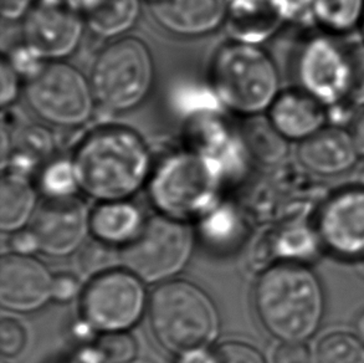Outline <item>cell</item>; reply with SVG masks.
Returning <instances> with one entry per match:
<instances>
[{"label": "cell", "instance_id": "7dc6e473", "mask_svg": "<svg viewBox=\"0 0 364 363\" xmlns=\"http://www.w3.org/2000/svg\"><path fill=\"white\" fill-rule=\"evenodd\" d=\"M1 363H5V362H1Z\"/></svg>", "mask_w": 364, "mask_h": 363}, {"label": "cell", "instance_id": "3957f363", "mask_svg": "<svg viewBox=\"0 0 364 363\" xmlns=\"http://www.w3.org/2000/svg\"><path fill=\"white\" fill-rule=\"evenodd\" d=\"M207 86L224 111L240 118L257 116L281 93L279 66L262 45L228 39L208 64Z\"/></svg>", "mask_w": 364, "mask_h": 363}, {"label": "cell", "instance_id": "bcb514c9", "mask_svg": "<svg viewBox=\"0 0 364 363\" xmlns=\"http://www.w3.org/2000/svg\"><path fill=\"white\" fill-rule=\"evenodd\" d=\"M144 1H147L148 5L154 4V3H158V1H162V0H144Z\"/></svg>", "mask_w": 364, "mask_h": 363}, {"label": "cell", "instance_id": "484cf974", "mask_svg": "<svg viewBox=\"0 0 364 363\" xmlns=\"http://www.w3.org/2000/svg\"><path fill=\"white\" fill-rule=\"evenodd\" d=\"M316 363H364V344L357 335L335 331L317 344Z\"/></svg>", "mask_w": 364, "mask_h": 363}, {"label": "cell", "instance_id": "ee69618b", "mask_svg": "<svg viewBox=\"0 0 364 363\" xmlns=\"http://www.w3.org/2000/svg\"><path fill=\"white\" fill-rule=\"evenodd\" d=\"M357 183H360V184L364 186V166L360 168V172H358V179H357Z\"/></svg>", "mask_w": 364, "mask_h": 363}, {"label": "cell", "instance_id": "4316f807", "mask_svg": "<svg viewBox=\"0 0 364 363\" xmlns=\"http://www.w3.org/2000/svg\"><path fill=\"white\" fill-rule=\"evenodd\" d=\"M242 229V219L232 206L218 204L203 216V236L214 246H225L237 241Z\"/></svg>", "mask_w": 364, "mask_h": 363}, {"label": "cell", "instance_id": "1f68e13d", "mask_svg": "<svg viewBox=\"0 0 364 363\" xmlns=\"http://www.w3.org/2000/svg\"><path fill=\"white\" fill-rule=\"evenodd\" d=\"M0 103L1 107H11L19 98L20 93H24L25 80L4 55L0 63Z\"/></svg>", "mask_w": 364, "mask_h": 363}, {"label": "cell", "instance_id": "8992f818", "mask_svg": "<svg viewBox=\"0 0 364 363\" xmlns=\"http://www.w3.org/2000/svg\"><path fill=\"white\" fill-rule=\"evenodd\" d=\"M89 79L97 106L112 113L133 111L147 100L154 86L152 49L134 35L111 40L96 55Z\"/></svg>", "mask_w": 364, "mask_h": 363}, {"label": "cell", "instance_id": "83f0119b", "mask_svg": "<svg viewBox=\"0 0 364 363\" xmlns=\"http://www.w3.org/2000/svg\"><path fill=\"white\" fill-rule=\"evenodd\" d=\"M117 264H121V251H117L116 246H109L94 238L80 248L77 269L90 280L117 269Z\"/></svg>", "mask_w": 364, "mask_h": 363}, {"label": "cell", "instance_id": "f6af8a7d", "mask_svg": "<svg viewBox=\"0 0 364 363\" xmlns=\"http://www.w3.org/2000/svg\"><path fill=\"white\" fill-rule=\"evenodd\" d=\"M360 33L362 35V41H364V16L363 21H362V25H360Z\"/></svg>", "mask_w": 364, "mask_h": 363}, {"label": "cell", "instance_id": "d590c367", "mask_svg": "<svg viewBox=\"0 0 364 363\" xmlns=\"http://www.w3.org/2000/svg\"><path fill=\"white\" fill-rule=\"evenodd\" d=\"M81 283L80 280L71 274H59L54 276L51 298L59 302H68L74 300L80 294Z\"/></svg>", "mask_w": 364, "mask_h": 363}, {"label": "cell", "instance_id": "e0dca14e", "mask_svg": "<svg viewBox=\"0 0 364 363\" xmlns=\"http://www.w3.org/2000/svg\"><path fill=\"white\" fill-rule=\"evenodd\" d=\"M265 115L289 142H304L328 126L325 105L296 86L281 90Z\"/></svg>", "mask_w": 364, "mask_h": 363}, {"label": "cell", "instance_id": "e575fe53", "mask_svg": "<svg viewBox=\"0 0 364 363\" xmlns=\"http://www.w3.org/2000/svg\"><path fill=\"white\" fill-rule=\"evenodd\" d=\"M315 0H279L286 24H302L311 20Z\"/></svg>", "mask_w": 364, "mask_h": 363}, {"label": "cell", "instance_id": "7c38bea8", "mask_svg": "<svg viewBox=\"0 0 364 363\" xmlns=\"http://www.w3.org/2000/svg\"><path fill=\"white\" fill-rule=\"evenodd\" d=\"M315 228L328 254L364 261V186L357 183L331 193L317 211Z\"/></svg>", "mask_w": 364, "mask_h": 363}, {"label": "cell", "instance_id": "f546056e", "mask_svg": "<svg viewBox=\"0 0 364 363\" xmlns=\"http://www.w3.org/2000/svg\"><path fill=\"white\" fill-rule=\"evenodd\" d=\"M28 342L26 330L21 322L13 317H3L0 321V354L3 359L18 357Z\"/></svg>", "mask_w": 364, "mask_h": 363}, {"label": "cell", "instance_id": "b9f144b4", "mask_svg": "<svg viewBox=\"0 0 364 363\" xmlns=\"http://www.w3.org/2000/svg\"><path fill=\"white\" fill-rule=\"evenodd\" d=\"M353 326H355V334L364 344V309L360 310L358 315L355 316Z\"/></svg>", "mask_w": 364, "mask_h": 363}, {"label": "cell", "instance_id": "ffe728a7", "mask_svg": "<svg viewBox=\"0 0 364 363\" xmlns=\"http://www.w3.org/2000/svg\"><path fill=\"white\" fill-rule=\"evenodd\" d=\"M251 161L262 167H277L290 153V143L281 136L265 113L242 118L237 127Z\"/></svg>", "mask_w": 364, "mask_h": 363}, {"label": "cell", "instance_id": "277c9868", "mask_svg": "<svg viewBox=\"0 0 364 363\" xmlns=\"http://www.w3.org/2000/svg\"><path fill=\"white\" fill-rule=\"evenodd\" d=\"M148 314L158 344L178 356L207 349L220 331L212 298L187 280L158 285L148 300Z\"/></svg>", "mask_w": 364, "mask_h": 363}, {"label": "cell", "instance_id": "7402d4cb", "mask_svg": "<svg viewBox=\"0 0 364 363\" xmlns=\"http://www.w3.org/2000/svg\"><path fill=\"white\" fill-rule=\"evenodd\" d=\"M141 13L142 0H104L84 19L91 34L111 41L128 35L141 19Z\"/></svg>", "mask_w": 364, "mask_h": 363}, {"label": "cell", "instance_id": "5bb4252c", "mask_svg": "<svg viewBox=\"0 0 364 363\" xmlns=\"http://www.w3.org/2000/svg\"><path fill=\"white\" fill-rule=\"evenodd\" d=\"M53 280L48 268L33 256L10 253L0 261V304L14 312L41 309L53 299Z\"/></svg>", "mask_w": 364, "mask_h": 363}, {"label": "cell", "instance_id": "9a60e30c", "mask_svg": "<svg viewBox=\"0 0 364 363\" xmlns=\"http://www.w3.org/2000/svg\"><path fill=\"white\" fill-rule=\"evenodd\" d=\"M296 156L301 167L311 174L335 178L350 172L360 153L350 130L328 125L299 143Z\"/></svg>", "mask_w": 364, "mask_h": 363}, {"label": "cell", "instance_id": "60d3db41", "mask_svg": "<svg viewBox=\"0 0 364 363\" xmlns=\"http://www.w3.org/2000/svg\"><path fill=\"white\" fill-rule=\"evenodd\" d=\"M350 131H352V135L355 137L360 156L364 157V108L360 115H357L355 122L352 123Z\"/></svg>", "mask_w": 364, "mask_h": 363}, {"label": "cell", "instance_id": "f35d334b", "mask_svg": "<svg viewBox=\"0 0 364 363\" xmlns=\"http://www.w3.org/2000/svg\"><path fill=\"white\" fill-rule=\"evenodd\" d=\"M177 363H217V359L214 352H209L208 349H198L178 356Z\"/></svg>", "mask_w": 364, "mask_h": 363}, {"label": "cell", "instance_id": "603a6c76", "mask_svg": "<svg viewBox=\"0 0 364 363\" xmlns=\"http://www.w3.org/2000/svg\"><path fill=\"white\" fill-rule=\"evenodd\" d=\"M364 16V0H315L311 20L316 28L343 38L360 30Z\"/></svg>", "mask_w": 364, "mask_h": 363}, {"label": "cell", "instance_id": "f1b7e54d", "mask_svg": "<svg viewBox=\"0 0 364 363\" xmlns=\"http://www.w3.org/2000/svg\"><path fill=\"white\" fill-rule=\"evenodd\" d=\"M92 351L99 363H132L137 357L138 344L126 331L106 332L100 336Z\"/></svg>", "mask_w": 364, "mask_h": 363}, {"label": "cell", "instance_id": "d6986e66", "mask_svg": "<svg viewBox=\"0 0 364 363\" xmlns=\"http://www.w3.org/2000/svg\"><path fill=\"white\" fill-rule=\"evenodd\" d=\"M144 221L139 208L131 201H101L91 211L90 231L97 241L123 248L139 234Z\"/></svg>", "mask_w": 364, "mask_h": 363}, {"label": "cell", "instance_id": "7bdbcfd3", "mask_svg": "<svg viewBox=\"0 0 364 363\" xmlns=\"http://www.w3.org/2000/svg\"><path fill=\"white\" fill-rule=\"evenodd\" d=\"M71 363H99L97 359L95 357L94 352L90 349V357H86V354H84V357H81L80 359H76L74 362Z\"/></svg>", "mask_w": 364, "mask_h": 363}, {"label": "cell", "instance_id": "8fae6325", "mask_svg": "<svg viewBox=\"0 0 364 363\" xmlns=\"http://www.w3.org/2000/svg\"><path fill=\"white\" fill-rule=\"evenodd\" d=\"M21 23V44L43 61H60L81 45L86 23L65 0H36Z\"/></svg>", "mask_w": 364, "mask_h": 363}, {"label": "cell", "instance_id": "d4e9b609", "mask_svg": "<svg viewBox=\"0 0 364 363\" xmlns=\"http://www.w3.org/2000/svg\"><path fill=\"white\" fill-rule=\"evenodd\" d=\"M39 188L49 199L69 198L80 191L71 157H54L40 168Z\"/></svg>", "mask_w": 364, "mask_h": 363}, {"label": "cell", "instance_id": "ab89813d", "mask_svg": "<svg viewBox=\"0 0 364 363\" xmlns=\"http://www.w3.org/2000/svg\"><path fill=\"white\" fill-rule=\"evenodd\" d=\"M71 9L79 13L82 18L97 9L104 0H65Z\"/></svg>", "mask_w": 364, "mask_h": 363}, {"label": "cell", "instance_id": "6da1fadb", "mask_svg": "<svg viewBox=\"0 0 364 363\" xmlns=\"http://www.w3.org/2000/svg\"><path fill=\"white\" fill-rule=\"evenodd\" d=\"M70 157L80 191L100 201H128L147 186L154 164L142 133L122 123L90 128Z\"/></svg>", "mask_w": 364, "mask_h": 363}, {"label": "cell", "instance_id": "44dd1931", "mask_svg": "<svg viewBox=\"0 0 364 363\" xmlns=\"http://www.w3.org/2000/svg\"><path fill=\"white\" fill-rule=\"evenodd\" d=\"M38 193L30 177L19 173L3 172L0 183V229L15 233L33 221Z\"/></svg>", "mask_w": 364, "mask_h": 363}, {"label": "cell", "instance_id": "8d00e7d4", "mask_svg": "<svg viewBox=\"0 0 364 363\" xmlns=\"http://www.w3.org/2000/svg\"><path fill=\"white\" fill-rule=\"evenodd\" d=\"M35 3L36 0H0L1 18L8 23L21 21Z\"/></svg>", "mask_w": 364, "mask_h": 363}, {"label": "cell", "instance_id": "836d02e7", "mask_svg": "<svg viewBox=\"0 0 364 363\" xmlns=\"http://www.w3.org/2000/svg\"><path fill=\"white\" fill-rule=\"evenodd\" d=\"M274 363H316L306 342H281L274 352Z\"/></svg>", "mask_w": 364, "mask_h": 363}, {"label": "cell", "instance_id": "4dcf8cb0", "mask_svg": "<svg viewBox=\"0 0 364 363\" xmlns=\"http://www.w3.org/2000/svg\"><path fill=\"white\" fill-rule=\"evenodd\" d=\"M217 363H267L264 354L252 344L242 341H227L214 351Z\"/></svg>", "mask_w": 364, "mask_h": 363}, {"label": "cell", "instance_id": "2e32d148", "mask_svg": "<svg viewBox=\"0 0 364 363\" xmlns=\"http://www.w3.org/2000/svg\"><path fill=\"white\" fill-rule=\"evenodd\" d=\"M149 9L154 21L178 38H203L225 23L224 0H162Z\"/></svg>", "mask_w": 364, "mask_h": 363}, {"label": "cell", "instance_id": "9c48e42d", "mask_svg": "<svg viewBox=\"0 0 364 363\" xmlns=\"http://www.w3.org/2000/svg\"><path fill=\"white\" fill-rule=\"evenodd\" d=\"M193 248L186 221L158 214L146 219L139 234L121 248V265L146 284H163L187 266Z\"/></svg>", "mask_w": 364, "mask_h": 363}, {"label": "cell", "instance_id": "52a82bcc", "mask_svg": "<svg viewBox=\"0 0 364 363\" xmlns=\"http://www.w3.org/2000/svg\"><path fill=\"white\" fill-rule=\"evenodd\" d=\"M290 71L294 86L326 107L347 102L353 80L352 44L320 30L309 33L292 51Z\"/></svg>", "mask_w": 364, "mask_h": 363}, {"label": "cell", "instance_id": "ac0fdd59", "mask_svg": "<svg viewBox=\"0 0 364 363\" xmlns=\"http://www.w3.org/2000/svg\"><path fill=\"white\" fill-rule=\"evenodd\" d=\"M229 39L264 45L286 25L279 0H224Z\"/></svg>", "mask_w": 364, "mask_h": 363}, {"label": "cell", "instance_id": "7a4b0ae2", "mask_svg": "<svg viewBox=\"0 0 364 363\" xmlns=\"http://www.w3.org/2000/svg\"><path fill=\"white\" fill-rule=\"evenodd\" d=\"M252 304L261 327L280 342H307L325 320V286L311 266L279 261L257 278Z\"/></svg>", "mask_w": 364, "mask_h": 363}, {"label": "cell", "instance_id": "cb8c5ba5", "mask_svg": "<svg viewBox=\"0 0 364 363\" xmlns=\"http://www.w3.org/2000/svg\"><path fill=\"white\" fill-rule=\"evenodd\" d=\"M280 261L300 263L309 265L323 251L315 226L296 224L287 226L277 236L271 246Z\"/></svg>", "mask_w": 364, "mask_h": 363}, {"label": "cell", "instance_id": "30bf717a", "mask_svg": "<svg viewBox=\"0 0 364 363\" xmlns=\"http://www.w3.org/2000/svg\"><path fill=\"white\" fill-rule=\"evenodd\" d=\"M143 281L126 269H114L90 280L80 310L90 327L102 334L127 331L147 307Z\"/></svg>", "mask_w": 364, "mask_h": 363}, {"label": "cell", "instance_id": "74e56055", "mask_svg": "<svg viewBox=\"0 0 364 363\" xmlns=\"http://www.w3.org/2000/svg\"><path fill=\"white\" fill-rule=\"evenodd\" d=\"M9 248L11 253L19 256H33L35 251H39V244L35 238L34 233L30 231H15L10 238Z\"/></svg>", "mask_w": 364, "mask_h": 363}, {"label": "cell", "instance_id": "4fadbf2b", "mask_svg": "<svg viewBox=\"0 0 364 363\" xmlns=\"http://www.w3.org/2000/svg\"><path fill=\"white\" fill-rule=\"evenodd\" d=\"M91 211L77 196L46 199L35 211L30 231L34 233L39 251L61 258L74 254L86 243Z\"/></svg>", "mask_w": 364, "mask_h": 363}, {"label": "cell", "instance_id": "ba28073f", "mask_svg": "<svg viewBox=\"0 0 364 363\" xmlns=\"http://www.w3.org/2000/svg\"><path fill=\"white\" fill-rule=\"evenodd\" d=\"M23 93L30 110L54 127H81L97 107L89 76L66 60L46 61L25 80Z\"/></svg>", "mask_w": 364, "mask_h": 363}, {"label": "cell", "instance_id": "d6a6232c", "mask_svg": "<svg viewBox=\"0 0 364 363\" xmlns=\"http://www.w3.org/2000/svg\"><path fill=\"white\" fill-rule=\"evenodd\" d=\"M353 80L348 102L355 108H364V41L352 44Z\"/></svg>", "mask_w": 364, "mask_h": 363}, {"label": "cell", "instance_id": "5b68a950", "mask_svg": "<svg viewBox=\"0 0 364 363\" xmlns=\"http://www.w3.org/2000/svg\"><path fill=\"white\" fill-rule=\"evenodd\" d=\"M224 183L218 163L182 147L153 164L148 196L159 214L186 221L217 206Z\"/></svg>", "mask_w": 364, "mask_h": 363}]
</instances>
